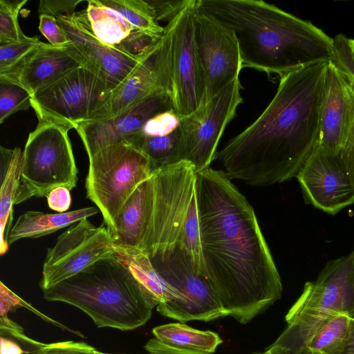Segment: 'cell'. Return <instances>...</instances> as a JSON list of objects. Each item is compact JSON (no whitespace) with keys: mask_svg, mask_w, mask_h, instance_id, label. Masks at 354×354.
Segmentation results:
<instances>
[{"mask_svg":"<svg viewBox=\"0 0 354 354\" xmlns=\"http://www.w3.org/2000/svg\"><path fill=\"white\" fill-rule=\"evenodd\" d=\"M203 263L227 316L246 324L280 299L282 284L254 211L225 171L196 174Z\"/></svg>","mask_w":354,"mask_h":354,"instance_id":"1","label":"cell"},{"mask_svg":"<svg viewBox=\"0 0 354 354\" xmlns=\"http://www.w3.org/2000/svg\"><path fill=\"white\" fill-rule=\"evenodd\" d=\"M328 64L280 77L262 113L216 152L230 180L267 186L296 177L318 145Z\"/></svg>","mask_w":354,"mask_h":354,"instance_id":"2","label":"cell"},{"mask_svg":"<svg viewBox=\"0 0 354 354\" xmlns=\"http://www.w3.org/2000/svg\"><path fill=\"white\" fill-rule=\"evenodd\" d=\"M196 8L232 30L243 67L280 77L333 57V38L310 21L258 0H196Z\"/></svg>","mask_w":354,"mask_h":354,"instance_id":"3","label":"cell"},{"mask_svg":"<svg viewBox=\"0 0 354 354\" xmlns=\"http://www.w3.org/2000/svg\"><path fill=\"white\" fill-rule=\"evenodd\" d=\"M43 293L48 301H61L79 308L99 328L123 331L145 325L158 306L115 253Z\"/></svg>","mask_w":354,"mask_h":354,"instance_id":"4","label":"cell"},{"mask_svg":"<svg viewBox=\"0 0 354 354\" xmlns=\"http://www.w3.org/2000/svg\"><path fill=\"white\" fill-rule=\"evenodd\" d=\"M344 314L354 319V251L329 261L303 292L286 316V330L270 346L296 354L330 318Z\"/></svg>","mask_w":354,"mask_h":354,"instance_id":"5","label":"cell"},{"mask_svg":"<svg viewBox=\"0 0 354 354\" xmlns=\"http://www.w3.org/2000/svg\"><path fill=\"white\" fill-rule=\"evenodd\" d=\"M68 125L46 118L38 119L22 153L19 186L14 205L32 197H44L53 189L77 186L78 169Z\"/></svg>","mask_w":354,"mask_h":354,"instance_id":"6","label":"cell"},{"mask_svg":"<svg viewBox=\"0 0 354 354\" xmlns=\"http://www.w3.org/2000/svg\"><path fill=\"white\" fill-rule=\"evenodd\" d=\"M86 197L100 211L113 232L117 216L136 189L155 172L148 158L132 145L107 146L88 158Z\"/></svg>","mask_w":354,"mask_h":354,"instance_id":"7","label":"cell"},{"mask_svg":"<svg viewBox=\"0 0 354 354\" xmlns=\"http://www.w3.org/2000/svg\"><path fill=\"white\" fill-rule=\"evenodd\" d=\"M196 178L194 167L186 160L155 171L153 209L141 250L151 261L164 258L182 244Z\"/></svg>","mask_w":354,"mask_h":354,"instance_id":"8","label":"cell"},{"mask_svg":"<svg viewBox=\"0 0 354 354\" xmlns=\"http://www.w3.org/2000/svg\"><path fill=\"white\" fill-rule=\"evenodd\" d=\"M114 90L82 65L38 90L30 103L38 119L52 120L75 129L81 124L100 120Z\"/></svg>","mask_w":354,"mask_h":354,"instance_id":"9","label":"cell"},{"mask_svg":"<svg viewBox=\"0 0 354 354\" xmlns=\"http://www.w3.org/2000/svg\"><path fill=\"white\" fill-rule=\"evenodd\" d=\"M151 263L178 295L177 299L156 306L160 314L181 322L227 316L209 279L195 270L190 256L180 245Z\"/></svg>","mask_w":354,"mask_h":354,"instance_id":"10","label":"cell"},{"mask_svg":"<svg viewBox=\"0 0 354 354\" xmlns=\"http://www.w3.org/2000/svg\"><path fill=\"white\" fill-rule=\"evenodd\" d=\"M111 234L105 223L96 227L87 218L71 225L47 249L39 286L46 290L114 254Z\"/></svg>","mask_w":354,"mask_h":354,"instance_id":"11","label":"cell"},{"mask_svg":"<svg viewBox=\"0 0 354 354\" xmlns=\"http://www.w3.org/2000/svg\"><path fill=\"white\" fill-rule=\"evenodd\" d=\"M241 88L238 78L194 112L181 117L184 160L196 174L209 167L216 158L220 138L243 101Z\"/></svg>","mask_w":354,"mask_h":354,"instance_id":"12","label":"cell"},{"mask_svg":"<svg viewBox=\"0 0 354 354\" xmlns=\"http://www.w3.org/2000/svg\"><path fill=\"white\" fill-rule=\"evenodd\" d=\"M196 0H192L171 21V97L173 109L180 116L190 115L201 105L204 75L194 39L193 16Z\"/></svg>","mask_w":354,"mask_h":354,"instance_id":"13","label":"cell"},{"mask_svg":"<svg viewBox=\"0 0 354 354\" xmlns=\"http://www.w3.org/2000/svg\"><path fill=\"white\" fill-rule=\"evenodd\" d=\"M193 21L195 42L204 75L203 105L239 78L243 61L232 30L196 8Z\"/></svg>","mask_w":354,"mask_h":354,"instance_id":"14","label":"cell"},{"mask_svg":"<svg viewBox=\"0 0 354 354\" xmlns=\"http://www.w3.org/2000/svg\"><path fill=\"white\" fill-rule=\"evenodd\" d=\"M296 178L306 201L330 214L354 203V174L344 151L331 153L318 145Z\"/></svg>","mask_w":354,"mask_h":354,"instance_id":"15","label":"cell"},{"mask_svg":"<svg viewBox=\"0 0 354 354\" xmlns=\"http://www.w3.org/2000/svg\"><path fill=\"white\" fill-rule=\"evenodd\" d=\"M171 42L167 24L162 38L142 55L131 74L113 91L101 120L122 113L153 93H171Z\"/></svg>","mask_w":354,"mask_h":354,"instance_id":"16","label":"cell"},{"mask_svg":"<svg viewBox=\"0 0 354 354\" xmlns=\"http://www.w3.org/2000/svg\"><path fill=\"white\" fill-rule=\"evenodd\" d=\"M58 24L84 58L86 66L115 89L133 71L142 55L108 46L93 34L86 10L57 17Z\"/></svg>","mask_w":354,"mask_h":354,"instance_id":"17","label":"cell"},{"mask_svg":"<svg viewBox=\"0 0 354 354\" xmlns=\"http://www.w3.org/2000/svg\"><path fill=\"white\" fill-rule=\"evenodd\" d=\"M170 109H173L171 93L160 91L114 118L83 123L75 129L89 158L107 146L126 142L149 119Z\"/></svg>","mask_w":354,"mask_h":354,"instance_id":"18","label":"cell"},{"mask_svg":"<svg viewBox=\"0 0 354 354\" xmlns=\"http://www.w3.org/2000/svg\"><path fill=\"white\" fill-rule=\"evenodd\" d=\"M354 120V88L331 62L328 64L319 147L335 153L344 147Z\"/></svg>","mask_w":354,"mask_h":354,"instance_id":"19","label":"cell"},{"mask_svg":"<svg viewBox=\"0 0 354 354\" xmlns=\"http://www.w3.org/2000/svg\"><path fill=\"white\" fill-rule=\"evenodd\" d=\"M82 65L85 61L71 44L55 47L41 44L11 72L0 76V83H10L26 89L31 96L38 90Z\"/></svg>","mask_w":354,"mask_h":354,"instance_id":"20","label":"cell"},{"mask_svg":"<svg viewBox=\"0 0 354 354\" xmlns=\"http://www.w3.org/2000/svg\"><path fill=\"white\" fill-rule=\"evenodd\" d=\"M155 201L153 175L142 183L126 202L111 232L113 249L142 250Z\"/></svg>","mask_w":354,"mask_h":354,"instance_id":"21","label":"cell"},{"mask_svg":"<svg viewBox=\"0 0 354 354\" xmlns=\"http://www.w3.org/2000/svg\"><path fill=\"white\" fill-rule=\"evenodd\" d=\"M98 210L97 207H89L55 214L28 211L21 214L12 226L8 236L9 245L21 239H36L46 236L88 218L97 214Z\"/></svg>","mask_w":354,"mask_h":354,"instance_id":"22","label":"cell"},{"mask_svg":"<svg viewBox=\"0 0 354 354\" xmlns=\"http://www.w3.org/2000/svg\"><path fill=\"white\" fill-rule=\"evenodd\" d=\"M0 151V254L3 255L9 247L12 207L20 180L23 151L19 147L8 149L2 146Z\"/></svg>","mask_w":354,"mask_h":354,"instance_id":"23","label":"cell"},{"mask_svg":"<svg viewBox=\"0 0 354 354\" xmlns=\"http://www.w3.org/2000/svg\"><path fill=\"white\" fill-rule=\"evenodd\" d=\"M113 250L115 256L129 268L158 305L178 299L176 290L160 275L146 253L140 250Z\"/></svg>","mask_w":354,"mask_h":354,"instance_id":"24","label":"cell"},{"mask_svg":"<svg viewBox=\"0 0 354 354\" xmlns=\"http://www.w3.org/2000/svg\"><path fill=\"white\" fill-rule=\"evenodd\" d=\"M87 3L86 11L95 36L108 46L123 48L122 44L137 29L122 15L99 0H89Z\"/></svg>","mask_w":354,"mask_h":354,"instance_id":"25","label":"cell"},{"mask_svg":"<svg viewBox=\"0 0 354 354\" xmlns=\"http://www.w3.org/2000/svg\"><path fill=\"white\" fill-rule=\"evenodd\" d=\"M159 342L175 348L213 353L223 342L218 334L210 330L194 329L181 323H171L153 328Z\"/></svg>","mask_w":354,"mask_h":354,"instance_id":"26","label":"cell"},{"mask_svg":"<svg viewBox=\"0 0 354 354\" xmlns=\"http://www.w3.org/2000/svg\"><path fill=\"white\" fill-rule=\"evenodd\" d=\"M125 142L142 151L148 158L155 171L184 160L180 126L174 132L164 135H133Z\"/></svg>","mask_w":354,"mask_h":354,"instance_id":"27","label":"cell"},{"mask_svg":"<svg viewBox=\"0 0 354 354\" xmlns=\"http://www.w3.org/2000/svg\"><path fill=\"white\" fill-rule=\"evenodd\" d=\"M99 1L122 15L136 29L154 36L163 35L164 27L159 24L147 0Z\"/></svg>","mask_w":354,"mask_h":354,"instance_id":"28","label":"cell"},{"mask_svg":"<svg viewBox=\"0 0 354 354\" xmlns=\"http://www.w3.org/2000/svg\"><path fill=\"white\" fill-rule=\"evenodd\" d=\"M352 319L339 314L327 320L300 348L317 354L329 353L339 347L349 335ZM299 349V350H300Z\"/></svg>","mask_w":354,"mask_h":354,"instance_id":"29","label":"cell"},{"mask_svg":"<svg viewBox=\"0 0 354 354\" xmlns=\"http://www.w3.org/2000/svg\"><path fill=\"white\" fill-rule=\"evenodd\" d=\"M27 0H0V46L24 41L29 38L20 28L18 15Z\"/></svg>","mask_w":354,"mask_h":354,"instance_id":"30","label":"cell"},{"mask_svg":"<svg viewBox=\"0 0 354 354\" xmlns=\"http://www.w3.org/2000/svg\"><path fill=\"white\" fill-rule=\"evenodd\" d=\"M0 123L16 112L31 106V95L24 88L10 83H0Z\"/></svg>","mask_w":354,"mask_h":354,"instance_id":"31","label":"cell"},{"mask_svg":"<svg viewBox=\"0 0 354 354\" xmlns=\"http://www.w3.org/2000/svg\"><path fill=\"white\" fill-rule=\"evenodd\" d=\"M41 42L34 36L21 42L0 46V76L17 68Z\"/></svg>","mask_w":354,"mask_h":354,"instance_id":"32","label":"cell"},{"mask_svg":"<svg viewBox=\"0 0 354 354\" xmlns=\"http://www.w3.org/2000/svg\"><path fill=\"white\" fill-rule=\"evenodd\" d=\"M333 57L330 61L354 88V55L349 39L342 34L333 38Z\"/></svg>","mask_w":354,"mask_h":354,"instance_id":"33","label":"cell"},{"mask_svg":"<svg viewBox=\"0 0 354 354\" xmlns=\"http://www.w3.org/2000/svg\"><path fill=\"white\" fill-rule=\"evenodd\" d=\"M39 30L53 46L66 47L72 44L55 17L39 15Z\"/></svg>","mask_w":354,"mask_h":354,"instance_id":"34","label":"cell"},{"mask_svg":"<svg viewBox=\"0 0 354 354\" xmlns=\"http://www.w3.org/2000/svg\"><path fill=\"white\" fill-rule=\"evenodd\" d=\"M153 7L157 20L171 21L192 0H147Z\"/></svg>","mask_w":354,"mask_h":354,"instance_id":"35","label":"cell"},{"mask_svg":"<svg viewBox=\"0 0 354 354\" xmlns=\"http://www.w3.org/2000/svg\"><path fill=\"white\" fill-rule=\"evenodd\" d=\"M95 350L84 342L66 341L46 344L37 354H94Z\"/></svg>","mask_w":354,"mask_h":354,"instance_id":"36","label":"cell"},{"mask_svg":"<svg viewBox=\"0 0 354 354\" xmlns=\"http://www.w3.org/2000/svg\"><path fill=\"white\" fill-rule=\"evenodd\" d=\"M82 2V0H41L38 12L56 18L61 15H71L76 12L77 6Z\"/></svg>","mask_w":354,"mask_h":354,"instance_id":"37","label":"cell"},{"mask_svg":"<svg viewBox=\"0 0 354 354\" xmlns=\"http://www.w3.org/2000/svg\"><path fill=\"white\" fill-rule=\"evenodd\" d=\"M48 207L59 213L66 212L71 205L70 190L65 187H58L46 196Z\"/></svg>","mask_w":354,"mask_h":354,"instance_id":"38","label":"cell"},{"mask_svg":"<svg viewBox=\"0 0 354 354\" xmlns=\"http://www.w3.org/2000/svg\"><path fill=\"white\" fill-rule=\"evenodd\" d=\"M145 348L149 354H209L194 351L175 348L159 342L156 338L150 339L145 344Z\"/></svg>","mask_w":354,"mask_h":354,"instance_id":"39","label":"cell"},{"mask_svg":"<svg viewBox=\"0 0 354 354\" xmlns=\"http://www.w3.org/2000/svg\"><path fill=\"white\" fill-rule=\"evenodd\" d=\"M327 354H354V319L351 320L349 335L346 341L337 349Z\"/></svg>","mask_w":354,"mask_h":354,"instance_id":"40","label":"cell"},{"mask_svg":"<svg viewBox=\"0 0 354 354\" xmlns=\"http://www.w3.org/2000/svg\"><path fill=\"white\" fill-rule=\"evenodd\" d=\"M261 354H288L286 353H284L283 351L274 349L272 348H270V346L262 353Z\"/></svg>","mask_w":354,"mask_h":354,"instance_id":"41","label":"cell"},{"mask_svg":"<svg viewBox=\"0 0 354 354\" xmlns=\"http://www.w3.org/2000/svg\"><path fill=\"white\" fill-rule=\"evenodd\" d=\"M296 354H317V353H312V352H310L304 348H301Z\"/></svg>","mask_w":354,"mask_h":354,"instance_id":"42","label":"cell"},{"mask_svg":"<svg viewBox=\"0 0 354 354\" xmlns=\"http://www.w3.org/2000/svg\"><path fill=\"white\" fill-rule=\"evenodd\" d=\"M351 161L353 163V171H354V145L352 149V155H351Z\"/></svg>","mask_w":354,"mask_h":354,"instance_id":"43","label":"cell"},{"mask_svg":"<svg viewBox=\"0 0 354 354\" xmlns=\"http://www.w3.org/2000/svg\"><path fill=\"white\" fill-rule=\"evenodd\" d=\"M349 42H350V45H351V47L352 48V50H353V55H354V39H349Z\"/></svg>","mask_w":354,"mask_h":354,"instance_id":"44","label":"cell"},{"mask_svg":"<svg viewBox=\"0 0 354 354\" xmlns=\"http://www.w3.org/2000/svg\"><path fill=\"white\" fill-rule=\"evenodd\" d=\"M94 354H110V353H103V352H101V351H97L95 349V351H94Z\"/></svg>","mask_w":354,"mask_h":354,"instance_id":"45","label":"cell"},{"mask_svg":"<svg viewBox=\"0 0 354 354\" xmlns=\"http://www.w3.org/2000/svg\"><path fill=\"white\" fill-rule=\"evenodd\" d=\"M354 251V250H353Z\"/></svg>","mask_w":354,"mask_h":354,"instance_id":"46","label":"cell"}]
</instances>
